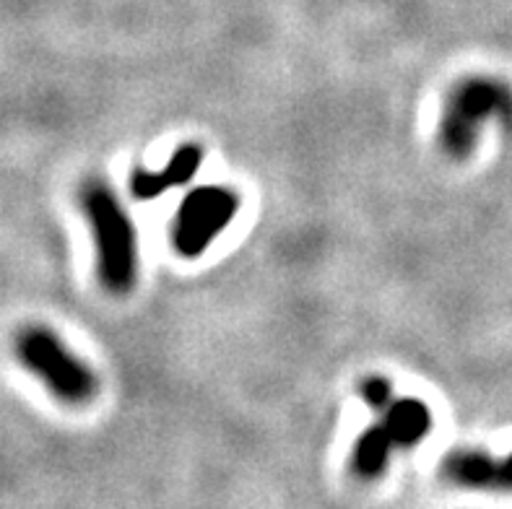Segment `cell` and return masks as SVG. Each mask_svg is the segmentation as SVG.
Returning a JSON list of instances; mask_svg holds the SVG:
<instances>
[{
    "mask_svg": "<svg viewBox=\"0 0 512 509\" xmlns=\"http://www.w3.org/2000/svg\"><path fill=\"white\" fill-rule=\"evenodd\" d=\"M396 450V445L390 442V437L385 434V429L380 424L370 426L367 432L359 434L354 452H351V468L359 478H372L383 476L385 468L390 463V452Z\"/></svg>",
    "mask_w": 512,
    "mask_h": 509,
    "instance_id": "8",
    "label": "cell"
},
{
    "mask_svg": "<svg viewBox=\"0 0 512 509\" xmlns=\"http://www.w3.org/2000/svg\"><path fill=\"white\" fill-rule=\"evenodd\" d=\"M16 359L65 406H86L97 398V372L78 359L45 325H26L13 338Z\"/></svg>",
    "mask_w": 512,
    "mask_h": 509,
    "instance_id": "3",
    "label": "cell"
},
{
    "mask_svg": "<svg viewBox=\"0 0 512 509\" xmlns=\"http://www.w3.org/2000/svg\"><path fill=\"white\" fill-rule=\"evenodd\" d=\"M359 398H362L372 411L380 413L396 400L393 398V385H390L385 377H380V374H370V377H364V380L359 382Z\"/></svg>",
    "mask_w": 512,
    "mask_h": 509,
    "instance_id": "9",
    "label": "cell"
},
{
    "mask_svg": "<svg viewBox=\"0 0 512 509\" xmlns=\"http://www.w3.org/2000/svg\"><path fill=\"white\" fill-rule=\"evenodd\" d=\"M78 203L89 221L97 252L99 284L123 297L138 284V234L128 211L110 185L89 177L78 190Z\"/></svg>",
    "mask_w": 512,
    "mask_h": 509,
    "instance_id": "1",
    "label": "cell"
},
{
    "mask_svg": "<svg viewBox=\"0 0 512 509\" xmlns=\"http://www.w3.org/2000/svg\"><path fill=\"white\" fill-rule=\"evenodd\" d=\"M442 476L463 489L512 491V455L497 460L479 450L450 452L442 460Z\"/></svg>",
    "mask_w": 512,
    "mask_h": 509,
    "instance_id": "5",
    "label": "cell"
},
{
    "mask_svg": "<svg viewBox=\"0 0 512 509\" xmlns=\"http://www.w3.org/2000/svg\"><path fill=\"white\" fill-rule=\"evenodd\" d=\"M203 164V146L201 143H182L175 154L169 156V162L162 169L136 167L130 172V195L136 200H154L159 195H164L172 187L188 185L195 177V172L201 169Z\"/></svg>",
    "mask_w": 512,
    "mask_h": 509,
    "instance_id": "6",
    "label": "cell"
},
{
    "mask_svg": "<svg viewBox=\"0 0 512 509\" xmlns=\"http://www.w3.org/2000/svg\"><path fill=\"white\" fill-rule=\"evenodd\" d=\"M487 123L512 130V86L494 76L461 78L442 104L440 149L455 162L468 159Z\"/></svg>",
    "mask_w": 512,
    "mask_h": 509,
    "instance_id": "2",
    "label": "cell"
},
{
    "mask_svg": "<svg viewBox=\"0 0 512 509\" xmlns=\"http://www.w3.org/2000/svg\"><path fill=\"white\" fill-rule=\"evenodd\" d=\"M240 193L227 185H201L182 198L172 221L169 242L182 258H201L240 211Z\"/></svg>",
    "mask_w": 512,
    "mask_h": 509,
    "instance_id": "4",
    "label": "cell"
},
{
    "mask_svg": "<svg viewBox=\"0 0 512 509\" xmlns=\"http://www.w3.org/2000/svg\"><path fill=\"white\" fill-rule=\"evenodd\" d=\"M380 426L396 450H409L432 432V411L419 398H396L383 411Z\"/></svg>",
    "mask_w": 512,
    "mask_h": 509,
    "instance_id": "7",
    "label": "cell"
}]
</instances>
